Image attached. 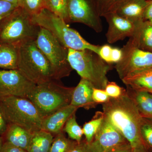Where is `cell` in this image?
<instances>
[{
	"label": "cell",
	"instance_id": "obj_32",
	"mask_svg": "<svg viewBox=\"0 0 152 152\" xmlns=\"http://www.w3.org/2000/svg\"><path fill=\"white\" fill-rule=\"evenodd\" d=\"M18 6L15 4L0 0V16H6L11 13Z\"/></svg>",
	"mask_w": 152,
	"mask_h": 152
},
{
	"label": "cell",
	"instance_id": "obj_18",
	"mask_svg": "<svg viewBox=\"0 0 152 152\" xmlns=\"http://www.w3.org/2000/svg\"><path fill=\"white\" fill-rule=\"evenodd\" d=\"M129 40L139 48L152 53V23L147 20L140 22Z\"/></svg>",
	"mask_w": 152,
	"mask_h": 152
},
{
	"label": "cell",
	"instance_id": "obj_39",
	"mask_svg": "<svg viewBox=\"0 0 152 152\" xmlns=\"http://www.w3.org/2000/svg\"><path fill=\"white\" fill-rule=\"evenodd\" d=\"M132 152H148L146 147L143 143L133 148Z\"/></svg>",
	"mask_w": 152,
	"mask_h": 152
},
{
	"label": "cell",
	"instance_id": "obj_2",
	"mask_svg": "<svg viewBox=\"0 0 152 152\" xmlns=\"http://www.w3.org/2000/svg\"><path fill=\"white\" fill-rule=\"evenodd\" d=\"M31 19L35 24L48 30L68 49L91 50L98 54L100 46L90 43L78 32L70 28L63 19L48 9H42L37 14L31 16Z\"/></svg>",
	"mask_w": 152,
	"mask_h": 152
},
{
	"label": "cell",
	"instance_id": "obj_29",
	"mask_svg": "<svg viewBox=\"0 0 152 152\" xmlns=\"http://www.w3.org/2000/svg\"><path fill=\"white\" fill-rule=\"evenodd\" d=\"M104 90L109 96L112 98L119 97L126 92V89L114 82H108Z\"/></svg>",
	"mask_w": 152,
	"mask_h": 152
},
{
	"label": "cell",
	"instance_id": "obj_14",
	"mask_svg": "<svg viewBox=\"0 0 152 152\" xmlns=\"http://www.w3.org/2000/svg\"><path fill=\"white\" fill-rule=\"evenodd\" d=\"M78 109L69 105L44 118L41 130L50 133L54 137L63 132V129L67 121Z\"/></svg>",
	"mask_w": 152,
	"mask_h": 152
},
{
	"label": "cell",
	"instance_id": "obj_15",
	"mask_svg": "<svg viewBox=\"0 0 152 152\" xmlns=\"http://www.w3.org/2000/svg\"><path fill=\"white\" fill-rule=\"evenodd\" d=\"M94 87L88 80L81 78L77 86L74 87L70 105L86 110L94 108L97 104L93 99Z\"/></svg>",
	"mask_w": 152,
	"mask_h": 152
},
{
	"label": "cell",
	"instance_id": "obj_34",
	"mask_svg": "<svg viewBox=\"0 0 152 152\" xmlns=\"http://www.w3.org/2000/svg\"><path fill=\"white\" fill-rule=\"evenodd\" d=\"M122 51L121 49L118 48H112L111 60L112 64H117L121 59L122 57Z\"/></svg>",
	"mask_w": 152,
	"mask_h": 152
},
{
	"label": "cell",
	"instance_id": "obj_16",
	"mask_svg": "<svg viewBox=\"0 0 152 152\" xmlns=\"http://www.w3.org/2000/svg\"><path fill=\"white\" fill-rule=\"evenodd\" d=\"M150 0H126L115 12L135 23L143 20L144 15Z\"/></svg>",
	"mask_w": 152,
	"mask_h": 152
},
{
	"label": "cell",
	"instance_id": "obj_26",
	"mask_svg": "<svg viewBox=\"0 0 152 152\" xmlns=\"http://www.w3.org/2000/svg\"><path fill=\"white\" fill-rule=\"evenodd\" d=\"M75 113L73 114L67 120L64 126L63 132L66 133L71 140L80 143L82 141L83 133V129L76 121Z\"/></svg>",
	"mask_w": 152,
	"mask_h": 152
},
{
	"label": "cell",
	"instance_id": "obj_5",
	"mask_svg": "<svg viewBox=\"0 0 152 152\" xmlns=\"http://www.w3.org/2000/svg\"><path fill=\"white\" fill-rule=\"evenodd\" d=\"M18 47L17 70L23 75L36 85L55 80L50 64L35 40L26 42Z\"/></svg>",
	"mask_w": 152,
	"mask_h": 152
},
{
	"label": "cell",
	"instance_id": "obj_22",
	"mask_svg": "<svg viewBox=\"0 0 152 152\" xmlns=\"http://www.w3.org/2000/svg\"><path fill=\"white\" fill-rule=\"evenodd\" d=\"M54 136L50 133L40 130L32 133L28 152H49Z\"/></svg>",
	"mask_w": 152,
	"mask_h": 152
},
{
	"label": "cell",
	"instance_id": "obj_6",
	"mask_svg": "<svg viewBox=\"0 0 152 152\" xmlns=\"http://www.w3.org/2000/svg\"><path fill=\"white\" fill-rule=\"evenodd\" d=\"M39 28L32 21L31 16L18 7L0 21V43L18 46L35 40Z\"/></svg>",
	"mask_w": 152,
	"mask_h": 152
},
{
	"label": "cell",
	"instance_id": "obj_37",
	"mask_svg": "<svg viewBox=\"0 0 152 152\" xmlns=\"http://www.w3.org/2000/svg\"><path fill=\"white\" fill-rule=\"evenodd\" d=\"M7 126V123L3 116L1 106H0V135L2 136L5 132Z\"/></svg>",
	"mask_w": 152,
	"mask_h": 152
},
{
	"label": "cell",
	"instance_id": "obj_36",
	"mask_svg": "<svg viewBox=\"0 0 152 152\" xmlns=\"http://www.w3.org/2000/svg\"><path fill=\"white\" fill-rule=\"evenodd\" d=\"M133 148L129 143H127L118 147L109 152H132Z\"/></svg>",
	"mask_w": 152,
	"mask_h": 152
},
{
	"label": "cell",
	"instance_id": "obj_3",
	"mask_svg": "<svg viewBox=\"0 0 152 152\" xmlns=\"http://www.w3.org/2000/svg\"><path fill=\"white\" fill-rule=\"evenodd\" d=\"M68 59L71 67L81 78L88 80L96 88L105 89L109 82L107 75L113 69L112 64L89 50L68 49Z\"/></svg>",
	"mask_w": 152,
	"mask_h": 152
},
{
	"label": "cell",
	"instance_id": "obj_23",
	"mask_svg": "<svg viewBox=\"0 0 152 152\" xmlns=\"http://www.w3.org/2000/svg\"><path fill=\"white\" fill-rule=\"evenodd\" d=\"M77 143L75 141L67 138L64 132H62L54 137L49 152H70Z\"/></svg>",
	"mask_w": 152,
	"mask_h": 152
},
{
	"label": "cell",
	"instance_id": "obj_43",
	"mask_svg": "<svg viewBox=\"0 0 152 152\" xmlns=\"http://www.w3.org/2000/svg\"><path fill=\"white\" fill-rule=\"evenodd\" d=\"M4 17H5V16H3V17H1L0 16V21L1 20H2V19L3 18H4Z\"/></svg>",
	"mask_w": 152,
	"mask_h": 152
},
{
	"label": "cell",
	"instance_id": "obj_19",
	"mask_svg": "<svg viewBox=\"0 0 152 152\" xmlns=\"http://www.w3.org/2000/svg\"><path fill=\"white\" fill-rule=\"evenodd\" d=\"M121 80L126 87L152 94V67L127 76Z\"/></svg>",
	"mask_w": 152,
	"mask_h": 152
},
{
	"label": "cell",
	"instance_id": "obj_1",
	"mask_svg": "<svg viewBox=\"0 0 152 152\" xmlns=\"http://www.w3.org/2000/svg\"><path fill=\"white\" fill-rule=\"evenodd\" d=\"M104 116L118 130L133 148L143 143L140 133L142 117L126 90L119 97L102 104Z\"/></svg>",
	"mask_w": 152,
	"mask_h": 152
},
{
	"label": "cell",
	"instance_id": "obj_38",
	"mask_svg": "<svg viewBox=\"0 0 152 152\" xmlns=\"http://www.w3.org/2000/svg\"><path fill=\"white\" fill-rule=\"evenodd\" d=\"M152 19V0H150V2L147 6L144 15V20H149Z\"/></svg>",
	"mask_w": 152,
	"mask_h": 152
},
{
	"label": "cell",
	"instance_id": "obj_41",
	"mask_svg": "<svg viewBox=\"0 0 152 152\" xmlns=\"http://www.w3.org/2000/svg\"><path fill=\"white\" fill-rule=\"evenodd\" d=\"M4 143V140H3L2 136L0 135V152H2Z\"/></svg>",
	"mask_w": 152,
	"mask_h": 152
},
{
	"label": "cell",
	"instance_id": "obj_13",
	"mask_svg": "<svg viewBox=\"0 0 152 152\" xmlns=\"http://www.w3.org/2000/svg\"><path fill=\"white\" fill-rule=\"evenodd\" d=\"M104 17L108 25L106 37L110 44L123 40L127 37H131L134 33L137 25L140 23L131 21L116 12L107 14Z\"/></svg>",
	"mask_w": 152,
	"mask_h": 152
},
{
	"label": "cell",
	"instance_id": "obj_44",
	"mask_svg": "<svg viewBox=\"0 0 152 152\" xmlns=\"http://www.w3.org/2000/svg\"><path fill=\"white\" fill-rule=\"evenodd\" d=\"M149 21L150 22H151V23H152V19H151V20H149Z\"/></svg>",
	"mask_w": 152,
	"mask_h": 152
},
{
	"label": "cell",
	"instance_id": "obj_12",
	"mask_svg": "<svg viewBox=\"0 0 152 152\" xmlns=\"http://www.w3.org/2000/svg\"><path fill=\"white\" fill-rule=\"evenodd\" d=\"M93 141L101 152H109L129 142L104 115Z\"/></svg>",
	"mask_w": 152,
	"mask_h": 152
},
{
	"label": "cell",
	"instance_id": "obj_20",
	"mask_svg": "<svg viewBox=\"0 0 152 152\" xmlns=\"http://www.w3.org/2000/svg\"><path fill=\"white\" fill-rule=\"evenodd\" d=\"M126 88L127 94L132 100L141 116L152 118V94Z\"/></svg>",
	"mask_w": 152,
	"mask_h": 152
},
{
	"label": "cell",
	"instance_id": "obj_28",
	"mask_svg": "<svg viewBox=\"0 0 152 152\" xmlns=\"http://www.w3.org/2000/svg\"><path fill=\"white\" fill-rule=\"evenodd\" d=\"M19 7L31 16L45 8L44 0H20Z\"/></svg>",
	"mask_w": 152,
	"mask_h": 152
},
{
	"label": "cell",
	"instance_id": "obj_42",
	"mask_svg": "<svg viewBox=\"0 0 152 152\" xmlns=\"http://www.w3.org/2000/svg\"><path fill=\"white\" fill-rule=\"evenodd\" d=\"M146 147L148 152H152V148H150L149 147L146 146Z\"/></svg>",
	"mask_w": 152,
	"mask_h": 152
},
{
	"label": "cell",
	"instance_id": "obj_40",
	"mask_svg": "<svg viewBox=\"0 0 152 152\" xmlns=\"http://www.w3.org/2000/svg\"><path fill=\"white\" fill-rule=\"evenodd\" d=\"M3 1L12 3V4H16L19 6V1H20V0H3Z\"/></svg>",
	"mask_w": 152,
	"mask_h": 152
},
{
	"label": "cell",
	"instance_id": "obj_10",
	"mask_svg": "<svg viewBox=\"0 0 152 152\" xmlns=\"http://www.w3.org/2000/svg\"><path fill=\"white\" fill-rule=\"evenodd\" d=\"M69 23H78L97 33L103 31V25L96 1L92 0H69Z\"/></svg>",
	"mask_w": 152,
	"mask_h": 152
},
{
	"label": "cell",
	"instance_id": "obj_25",
	"mask_svg": "<svg viewBox=\"0 0 152 152\" xmlns=\"http://www.w3.org/2000/svg\"><path fill=\"white\" fill-rule=\"evenodd\" d=\"M104 117L103 112H97L91 120L86 123L83 126V133L85 140L88 143L91 142L98 129L102 122Z\"/></svg>",
	"mask_w": 152,
	"mask_h": 152
},
{
	"label": "cell",
	"instance_id": "obj_17",
	"mask_svg": "<svg viewBox=\"0 0 152 152\" xmlns=\"http://www.w3.org/2000/svg\"><path fill=\"white\" fill-rule=\"evenodd\" d=\"M32 133L23 127L12 124H8L2 137L4 142L27 151Z\"/></svg>",
	"mask_w": 152,
	"mask_h": 152
},
{
	"label": "cell",
	"instance_id": "obj_31",
	"mask_svg": "<svg viewBox=\"0 0 152 152\" xmlns=\"http://www.w3.org/2000/svg\"><path fill=\"white\" fill-rule=\"evenodd\" d=\"M92 98L93 100L97 104L105 103L110 99L104 90L96 88L93 89Z\"/></svg>",
	"mask_w": 152,
	"mask_h": 152
},
{
	"label": "cell",
	"instance_id": "obj_11",
	"mask_svg": "<svg viewBox=\"0 0 152 152\" xmlns=\"http://www.w3.org/2000/svg\"><path fill=\"white\" fill-rule=\"evenodd\" d=\"M36 86L18 70L0 69V99L8 96L27 98Z\"/></svg>",
	"mask_w": 152,
	"mask_h": 152
},
{
	"label": "cell",
	"instance_id": "obj_24",
	"mask_svg": "<svg viewBox=\"0 0 152 152\" xmlns=\"http://www.w3.org/2000/svg\"><path fill=\"white\" fill-rule=\"evenodd\" d=\"M69 0H44L45 8L56 14L67 23H69L68 14Z\"/></svg>",
	"mask_w": 152,
	"mask_h": 152
},
{
	"label": "cell",
	"instance_id": "obj_35",
	"mask_svg": "<svg viewBox=\"0 0 152 152\" xmlns=\"http://www.w3.org/2000/svg\"><path fill=\"white\" fill-rule=\"evenodd\" d=\"M2 152H28L26 150L15 146L7 142H4Z\"/></svg>",
	"mask_w": 152,
	"mask_h": 152
},
{
	"label": "cell",
	"instance_id": "obj_9",
	"mask_svg": "<svg viewBox=\"0 0 152 152\" xmlns=\"http://www.w3.org/2000/svg\"><path fill=\"white\" fill-rule=\"evenodd\" d=\"M122 57L115 68L121 80L152 67V53L135 46L129 40L121 49Z\"/></svg>",
	"mask_w": 152,
	"mask_h": 152
},
{
	"label": "cell",
	"instance_id": "obj_21",
	"mask_svg": "<svg viewBox=\"0 0 152 152\" xmlns=\"http://www.w3.org/2000/svg\"><path fill=\"white\" fill-rule=\"evenodd\" d=\"M18 47L0 43V69H18Z\"/></svg>",
	"mask_w": 152,
	"mask_h": 152
},
{
	"label": "cell",
	"instance_id": "obj_33",
	"mask_svg": "<svg viewBox=\"0 0 152 152\" xmlns=\"http://www.w3.org/2000/svg\"><path fill=\"white\" fill-rule=\"evenodd\" d=\"M112 48L113 47L107 44L100 46L98 53V55L104 61L111 64H112L111 60Z\"/></svg>",
	"mask_w": 152,
	"mask_h": 152
},
{
	"label": "cell",
	"instance_id": "obj_8",
	"mask_svg": "<svg viewBox=\"0 0 152 152\" xmlns=\"http://www.w3.org/2000/svg\"><path fill=\"white\" fill-rule=\"evenodd\" d=\"M35 42L50 64L55 80H60L70 75L73 69L68 61L67 48L48 30L41 27Z\"/></svg>",
	"mask_w": 152,
	"mask_h": 152
},
{
	"label": "cell",
	"instance_id": "obj_4",
	"mask_svg": "<svg viewBox=\"0 0 152 152\" xmlns=\"http://www.w3.org/2000/svg\"><path fill=\"white\" fill-rule=\"evenodd\" d=\"M59 81L36 85L28 96L43 118L70 105L74 87H66Z\"/></svg>",
	"mask_w": 152,
	"mask_h": 152
},
{
	"label": "cell",
	"instance_id": "obj_30",
	"mask_svg": "<svg viewBox=\"0 0 152 152\" xmlns=\"http://www.w3.org/2000/svg\"><path fill=\"white\" fill-rule=\"evenodd\" d=\"M70 152H101L96 144L93 141L91 143L86 140L78 143Z\"/></svg>",
	"mask_w": 152,
	"mask_h": 152
},
{
	"label": "cell",
	"instance_id": "obj_7",
	"mask_svg": "<svg viewBox=\"0 0 152 152\" xmlns=\"http://www.w3.org/2000/svg\"><path fill=\"white\" fill-rule=\"evenodd\" d=\"M0 106L7 124L18 125L32 133L41 130L43 118L35 106L27 98H1Z\"/></svg>",
	"mask_w": 152,
	"mask_h": 152
},
{
	"label": "cell",
	"instance_id": "obj_27",
	"mask_svg": "<svg viewBox=\"0 0 152 152\" xmlns=\"http://www.w3.org/2000/svg\"><path fill=\"white\" fill-rule=\"evenodd\" d=\"M140 133L145 145L152 148V118L142 117Z\"/></svg>",
	"mask_w": 152,
	"mask_h": 152
}]
</instances>
